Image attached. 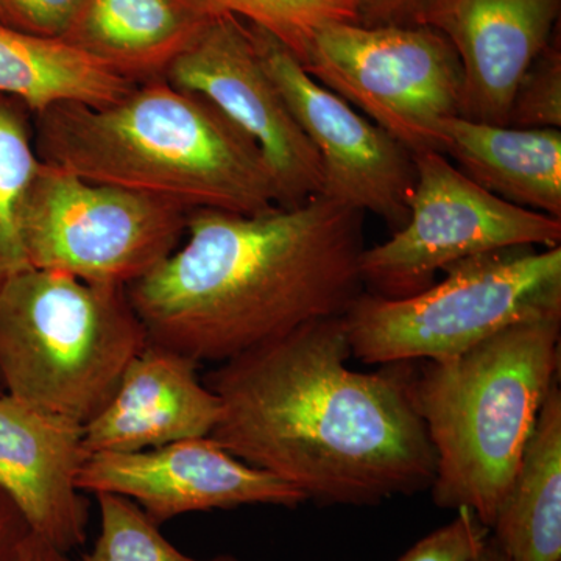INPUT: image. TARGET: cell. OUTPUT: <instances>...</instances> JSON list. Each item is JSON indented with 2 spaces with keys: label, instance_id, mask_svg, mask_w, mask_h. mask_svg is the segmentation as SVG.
Returning a JSON list of instances; mask_svg holds the SVG:
<instances>
[{
  "label": "cell",
  "instance_id": "obj_7",
  "mask_svg": "<svg viewBox=\"0 0 561 561\" xmlns=\"http://www.w3.org/2000/svg\"><path fill=\"white\" fill-rule=\"evenodd\" d=\"M190 213L44 164L33 180L22 243L28 265L128 287L179 249Z\"/></svg>",
  "mask_w": 561,
  "mask_h": 561
},
{
  "label": "cell",
  "instance_id": "obj_8",
  "mask_svg": "<svg viewBox=\"0 0 561 561\" xmlns=\"http://www.w3.org/2000/svg\"><path fill=\"white\" fill-rule=\"evenodd\" d=\"M301 65L413 154L438 151V124L460 114L459 57L426 25L330 24Z\"/></svg>",
  "mask_w": 561,
  "mask_h": 561
},
{
  "label": "cell",
  "instance_id": "obj_6",
  "mask_svg": "<svg viewBox=\"0 0 561 561\" xmlns=\"http://www.w3.org/2000/svg\"><path fill=\"white\" fill-rule=\"evenodd\" d=\"M446 278L409 298L362 291L343 316L364 364L445 360L505 328L561 313V247H511L448 265Z\"/></svg>",
  "mask_w": 561,
  "mask_h": 561
},
{
  "label": "cell",
  "instance_id": "obj_12",
  "mask_svg": "<svg viewBox=\"0 0 561 561\" xmlns=\"http://www.w3.org/2000/svg\"><path fill=\"white\" fill-rule=\"evenodd\" d=\"M77 485L87 493L127 497L160 526L187 513L242 505L297 508L308 502L300 490L250 467L210 437L138 453L91 454Z\"/></svg>",
  "mask_w": 561,
  "mask_h": 561
},
{
  "label": "cell",
  "instance_id": "obj_19",
  "mask_svg": "<svg viewBox=\"0 0 561 561\" xmlns=\"http://www.w3.org/2000/svg\"><path fill=\"white\" fill-rule=\"evenodd\" d=\"M135 87L66 41L0 24V95L20 99L33 116L65 102L110 105Z\"/></svg>",
  "mask_w": 561,
  "mask_h": 561
},
{
  "label": "cell",
  "instance_id": "obj_20",
  "mask_svg": "<svg viewBox=\"0 0 561 561\" xmlns=\"http://www.w3.org/2000/svg\"><path fill=\"white\" fill-rule=\"evenodd\" d=\"M39 168L32 111L20 99L0 95V287L31 267L22 213Z\"/></svg>",
  "mask_w": 561,
  "mask_h": 561
},
{
  "label": "cell",
  "instance_id": "obj_23",
  "mask_svg": "<svg viewBox=\"0 0 561 561\" xmlns=\"http://www.w3.org/2000/svg\"><path fill=\"white\" fill-rule=\"evenodd\" d=\"M508 127L527 130L561 128V41L556 33L524 73L513 94Z\"/></svg>",
  "mask_w": 561,
  "mask_h": 561
},
{
  "label": "cell",
  "instance_id": "obj_21",
  "mask_svg": "<svg viewBox=\"0 0 561 561\" xmlns=\"http://www.w3.org/2000/svg\"><path fill=\"white\" fill-rule=\"evenodd\" d=\"M216 14L256 25L287 47L297 60L308 57L321 28L359 22L356 0H202Z\"/></svg>",
  "mask_w": 561,
  "mask_h": 561
},
{
  "label": "cell",
  "instance_id": "obj_24",
  "mask_svg": "<svg viewBox=\"0 0 561 561\" xmlns=\"http://www.w3.org/2000/svg\"><path fill=\"white\" fill-rule=\"evenodd\" d=\"M456 518L421 538L398 561H474L490 537V529L468 508Z\"/></svg>",
  "mask_w": 561,
  "mask_h": 561
},
{
  "label": "cell",
  "instance_id": "obj_26",
  "mask_svg": "<svg viewBox=\"0 0 561 561\" xmlns=\"http://www.w3.org/2000/svg\"><path fill=\"white\" fill-rule=\"evenodd\" d=\"M359 24L415 25L416 18L427 0H356Z\"/></svg>",
  "mask_w": 561,
  "mask_h": 561
},
{
  "label": "cell",
  "instance_id": "obj_5",
  "mask_svg": "<svg viewBox=\"0 0 561 561\" xmlns=\"http://www.w3.org/2000/svg\"><path fill=\"white\" fill-rule=\"evenodd\" d=\"M147 342L127 287L33 267L0 287V382L41 411L84 426Z\"/></svg>",
  "mask_w": 561,
  "mask_h": 561
},
{
  "label": "cell",
  "instance_id": "obj_25",
  "mask_svg": "<svg viewBox=\"0 0 561 561\" xmlns=\"http://www.w3.org/2000/svg\"><path fill=\"white\" fill-rule=\"evenodd\" d=\"M84 0H0V24L16 31L62 38Z\"/></svg>",
  "mask_w": 561,
  "mask_h": 561
},
{
  "label": "cell",
  "instance_id": "obj_4",
  "mask_svg": "<svg viewBox=\"0 0 561 561\" xmlns=\"http://www.w3.org/2000/svg\"><path fill=\"white\" fill-rule=\"evenodd\" d=\"M561 313L505 328L456 357L413 368L411 397L435 453L431 493L493 526L560 373Z\"/></svg>",
  "mask_w": 561,
  "mask_h": 561
},
{
  "label": "cell",
  "instance_id": "obj_28",
  "mask_svg": "<svg viewBox=\"0 0 561 561\" xmlns=\"http://www.w3.org/2000/svg\"><path fill=\"white\" fill-rule=\"evenodd\" d=\"M18 561H73L69 553L60 551L43 538L31 535L22 548L20 560Z\"/></svg>",
  "mask_w": 561,
  "mask_h": 561
},
{
  "label": "cell",
  "instance_id": "obj_29",
  "mask_svg": "<svg viewBox=\"0 0 561 561\" xmlns=\"http://www.w3.org/2000/svg\"><path fill=\"white\" fill-rule=\"evenodd\" d=\"M474 561H512L508 559L507 556H505L504 551L497 546V542L491 538V535L489 537V540H486L485 545H483V548L481 549V552L478 553V557H476Z\"/></svg>",
  "mask_w": 561,
  "mask_h": 561
},
{
  "label": "cell",
  "instance_id": "obj_1",
  "mask_svg": "<svg viewBox=\"0 0 561 561\" xmlns=\"http://www.w3.org/2000/svg\"><path fill=\"white\" fill-rule=\"evenodd\" d=\"M343 317L309 321L217 364L209 435L319 505H378L430 490L435 453L413 408L411 362L353 371Z\"/></svg>",
  "mask_w": 561,
  "mask_h": 561
},
{
  "label": "cell",
  "instance_id": "obj_11",
  "mask_svg": "<svg viewBox=\"0 0 561 561\" xmlns=\"http://www.w3.org/2000/svg\"><path fill=\"white\" fill-rule=\"evenodd\" d=\"M164 80L208 99L257 144L279 208H298L323 194L319 151L262 66L245 22L231 14L217 16L172 62Z\"/></svg>",
  "mask_w": 561,
  "mask_h": 561
},
{
  "label": "cell",
  "instance_id": "obj_18",
  "mask_svg": "<svg viewBox=\"0 0 561 561\" xmlns=\"http://www.w3.org/2000/svg\"><path fill=\"white\" fill-rule=\"evenodd\" d=\"M512 561H561V390L553 383L490 529Z\"/></svg>",
  "mask_w": 561,
  "mask_h": 561
},
{
  "label": "cell",
  "instance_id": "obj_17",
  "mask_svg": "<svg viewBox=\"0 0 561 561\" xmlns=\"http://www.w3.org/2000/svg\"><path fill=\"white\" fill-rule=\"evenodd\" d=\"M438 151L502 201L561 220V131L483 124L461 116L442 121Z\"/></svg>",
  "mask_w": 561,
  "mask_h": 561
},
{
  "label": "cell",
  "instance_id": "obj_13",
  "mask_svg": "<svg viewBox=\"0 0 561 561\" xmlns=\"http://www.w3.org/2000/svg\"><path fill=\"white\" fill-rule=\"evenodd\" d=\"M561 0H427L415 25L451 43L463 72L459 116L507 125L519 81L560 31Z\"/></svg>",
  "mask_w": 561,
  "mask_h": 561
},
{
  "label": "cell",
  "instance_id": "obj_3",
  "mask_svg": "<svg viewBox=\"0 0 561 561\" xmlns=\"http://www.w3.org/2000/svg\"><path fill=\"white\" fill-rule=\"evenodd\" d=\"M44 164L173 203L261 216L279 208L260 147L208 99L160 79L105 106L65 102L33 116Z\"/></svg>",
  "mask_w": 561,
  "mask_h": 561
},
{
  "label": "cell",
  "instance_id": "obj_16",
  "mask_svg": "<svg viewBox=\"0 0 561 561\" xmlns=\"http://www.w3.org/2000/svg\"><path fill=\"white\" fill-rule=\"evenodd\" d=\"M220 14L202 0H84L62 41L122 79H164Z\"/></svg>",
  "mask_w": 561,
  "mask_h": 561
},
{
  "label": "cell",
  "instance_id": "obj_15",
  "mask_svg": "<svg viewBox=\"0 0 561 561\" xmlns=\"http://www.w3.org/2000/svg\"><path fill=\"white\" fill-rule=\"evenodd\" d=\"M198 365L179 351L147 342L108 402L84 424L88 451L138 453L209 437L220 421L221 402L198 378Z\"/></svg>",
  "mask_w": 561,
  "mask_h": 561
},
{
  "label": "cell",
  "instance_id": "obj_2",
  "mask_svg": "<svg viewBox=\"0 0 561 561\" xmlns=\"http://www.w3.org/2000/svg\"><path fill=\"white\" fill-rule=\"evenodd\" d=\"M364 217L327 195L261 216L195 209L179 249L127 287L149 342L227 362L365 291Z\"/></svg>",
  "mask_w": 561,
  "mask_h": 561
},
{
  "label": "cell",
  "instance_id": "obj_27",
  "mask_svg": "<svg viewBox=\"0 0 561 561\" xmlns=\"http://www.w3.org/2000/svg\"><path fill=\"white\" fill-rule=\"evenodd\" d=\"M32 530L20 508L0 490V561L20 560Z\"/></svg>",
  "mask_w": 561,
  "mask_h": 561
},
{
  "label": "cell",
  "instance_id": "obj_14",
  "mask_svg": "<svg viewBox=\"0 0 561 561\" xmlns=\"http://www.w3.org/2000/svg\"><path fill=\"white\" fill-rule=\"evenodd\" d=\"M90 456L83 424L0 394V490L33 535L66 553L88 537L77 479Z\"/></svg>",
  "mask_w": 561,
  "mask_h": 561
},
{
  "label": "cell",
  "instance_id": "obj_30",
  "mask_svg": "<svg viewBox=\"0 0 561 561\" xmlns=\"http://www.w3.org/2000/svg\"><path fill=\"white\" fill-rule=\"evenodd\" d=\"M2 393H5V391H3L2 382H0V394Z\"/></svg>",
  "mask_w": 561,
  "mask_h": 561
},
{
  "label": "cell",
  "instance_id": "obj_9",
  "mask_svg": "<svg viewBox=\"0 0 561 561\" xmlns=\"http://www.w3.org/2000/svg\"><path fill=\"white\" fill-rule=\"evenodd\" d=\"M413 161L408 224L362 253V283L370 294L409 298L454 262L511 247H561V220L490 194L440 151H420Z\"/></svg>",
  "mask_w": 561,
  "mask_h": 561
},
{
  "label": "cell",
  "instance_id": "obj_22",
  "mask_svg": "<svg viewBox=\"0 0 561 561\" xmlns=\"http://www.w3.org/2000/svg\"><path fill=\"white\" fill-rule=\"evenodd\" d=\"M95 500L101 527L80 561H241L230 553L194 559L175 548L136 502L108 493L95 494Z\"/></svg>",
  "mask_w": 561,
  "mask_h": 561
},
{
  "label": "cell",
  "instance_id": "obj_10",
  "mask_svg": "<svg viewBox=\"0 0 561 561\" xmlns=\"http://www.w3.org/2000/svg\"><path fill=\"white\" fill-rule=\"evenodd\" d=\"M247 28L262 66L319 151L324 169L321 195L375 214L391 231H400L411 216L415 187L412 151L312 79L271 33L251 24Z\"/></svg>",
  "mask_w": 561,
  "mask_h": 561
}]
</instances>
